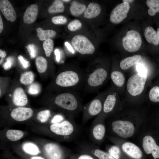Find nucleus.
I'll list each match as a JSON object with an SVG mask.
<instances>
[{
  "mask_svg": "<svg viewBox=\"0 0 159 159\" xmlns=\"http://www.w3.org/2000/svg\"><path fill=\"white\" fill-rule=\"evenodd\" d=\"M53 103L69 117L74 118L82 110L81 98L76 91H69L57 95L54 98Z\"/></svg>",
  "mask_w": 159,
  "mask_h": 159,
  "instance_id": "nucleus-1",
  "label": "nucleus"
},
{
  "mask_svg": "<svg viewBox=\"0 0 159 159\" xmlns=\"http://www.w3.org/2000/svg\"><path fill=\"white\" fill-rule=\"evenodd\" d=\"M85 79V72L72 68L60 72L57 76L54 83L60 88L77 91L83 88Z\"/></svg>",
  "mask_w": 159,
  "mask_h": 159,
  "instance_id": "nucleus-2",
  "label": "nucleus"
},
{
  "mask_svg": "<svg viewBox=\"0 0 159 159\" xmlns=\"http://www.w3.org/2000/svg\"><path fill=\"white\" fill-rule=\"evenodd\" d=\"M74 118L68 117L58 123L51 124L50 132L55 137L63 140L71 141L79 135L80 129L74 121Z\"/></svg>",
  "mask_w": 159,
  "mask_h": 159,
  "instance_id": "nucleus-3",
  "label": "nucleus"
},
{
  "mask_svg": "<svg viewBox=\"0 0 159 159\" xmlns=\"http://www.w3.org/2000/svg\"><path fill=\"white\" fill-rule=\"evenodd\" d=\"M85 73V79L83 89L87 93L96 90L105 81L108 76L107 69L96 65L88 68Z\"/></svg>",
  "mask_w": 159,
  "mask_h": 159,
  "instance_id": "nucleus-4",
  "label": "nucleus"
},
{
  "mask_svg": "<svg viewBox=\"0 0 159 159\" xmlns=\"http://www.w3.org/2000/svg\"><path fill=\"white\" fill-rule=\"evenodd\" d=\"M103 98V95L99 94L82 105V121L83 124L86 123L91 119L100 114L105 100Z\"/></svg>",
  "mask_w": 159,
  "mask_h": 159,
  "instance_id": "nucleus-5",
  "label": "nucleus"
},
{
  "mask_svg": "<svg viewBox=\"0 0 159 159\" xmlns=\"http://www.w3.org/2000/svg\"><path fill=\"white\" fill-rule=\"evenodd\" d=\"M147 79V75L138 73L131 76L127 83V90L131 95L136 96L143 91Z\"/></svg>",
  "mask_w": 159,
  "mask_h": 159,
  "instance_id": "nucleus-6",
  "label": "nucleus"
},
{
  "mask_svg": "<svg viewBox=\"0 0 159 159\" xmlns=\"http://www.w3.org/2000/svg\"><path fill=\"white\" fill-rule=\"evenodd\" d=\"M71 43L75 50L82 55H91L95 51V48L92 42L85 36L82 35L74 36Z\"/></svg>",
  "mask_w": 159,
  "mask_h": 159,
  "instance_id": "nucleus-7",
  "label": "nucleus"
},
{
  "mask_svg": "<svg viewBox=\"0 0 159 159\" xmlns=\"http://www.w3.org/2000/svg\"><path fill=\"white\" fill-rule=\"evenodd\" d=\"M142 42L140 34L134 30L127 32L122 41L124 49L130 52H134L138 50L141 46Z\"/></svg>",
  "mask_w": 159,
  "mask_h": 159,
  "instance_id": "nucleus-8",
  "label": "nucleus"
},
{
  "mask_svg": "<svg viewBox=\"0 0 159 159\" xmlns=\"http://www.w3.org/2000/svg\"><path fill=\"white\" fill-rule=\"evenodd\" d=\"M112 131L119 136L127 138L131 137L135 132L133 125L127 121L116 120L111 124Z\"/></svg>",
  "mask_w": 159,
  "mask_h": 159,
  "instance_id": "nucleus-9",
  "label": "nucleus"
},
{
  "mask_svg": "<svg viewBox=\"0 0 159 159\" xmlns=\"http://www.w3.org/2000/svg\"><path fill=\"white\" fill-rule=\"evenodd\" d=\"M78 146L83 153L90 154L98 159H115L108 153L100 149L93 143L83 142Z\"/></svg>",
  "mask_w": 159,
  "mask_h": 159,
  "instance_id": "nucleus-10",
  "label": "nucleus"
},
{
  "mask_svg": "<svg viewBox=\"0 0 159 159\" xmlns=\"http://www.w3.org/2000/svg\"><path fill=\"white\" fill-rule=\"evenodd\" d=\"M106 132L105 127L102 120L93 121L90 128L89 135L92 143L96 145L104 138Z\"/></svg>",
  "mask_w": 159,
  "mask_h": 159,
  "instance_id": "nucleus-11",
  "label": "nucleus"
},
{
  "mask_svg": "<svg viewBox=\"0 0 159 159\" xmlns=\"http://www.w3.org/2000/svg\"><path fill=\"white\" fill-rule=\"evenodd\" d=\"M130 9V5L127 2H124L118 4L111 12L110 21L114 24L121 23L127 17Z\"/></svg>",
  "mask_w": 159,
  "mask_h": 159,
  "instance_id": "nucleus-12",
  "label": "nucleus"
},
{
  "mask_svg": "<svg viewBox=\"0 0 159 159\" xmlns=\"http://www.w3.org/2000/svg\"><path fill=\"white\" fill-rule=\"evenodd\" d=\"M46 155L49 159H64L65 151L64 148L58 143L50 142L44 147Z\"/></svg>",
  "mask_w": 159,
  "mask_h": 159,
  "instance_id": "nucleus-13",
  "label": "nucleus"
},
{
  "mask_svg": "<svg viewBox=\"0 0 159 159\" xmlns=\"http://www.w3.org/2000/svg\"><path fill=\"white\" fill-rule=\"evenodd\" d=\"M143 147L146 153H151L154 159L159 158V146L152 137L149 135L144 137L143 140Z\"/></svg>",
  "mask_w": 159,
  "mask_h": 159,
  "instance_id": "nucleus-14",
  "label": "nucleus"
},
{
  "mask_svg": "<svg viewBox=\"0 0 159 159\" xmlns=\"http://www.w3.org/2000/svg\"><path fill=\"white\" fill-rule=\"evenodd\" d=\"M33 111L30 108L18 107L14 109L11 113V116L17 122H22L30 118L33 115Z\"/></svg>",
  "mask_w": 159,
  "mask_h": 159,
  "instance_id": "nucleus-15",
  "label": "nucleus"
},
{
  "mask_svg": "<svg viewBox=\"0 0 159 159\" xmlns=\"http://www.w3.org/2000/svg\"><path fill=\"white\" fill-rule=\"evenodd\" d=\"M117 98L114 93L110 92L105 97L103 104L102 112L96 117L94 120L101 118L104 114H109L114 110L116 103Z\"/></svg>",
  "mask_w": 159,
  "mask_h": 159,
  "instance_id": "nucleus-16",
  "label": "nucleus"
},
{
  "mask_svg": "<svg viewBox=\"0 0 159 159\" xmlns=\"http://www.w3.org/2000/svg\"><path fill=\"white\" fill-rule=\"evenodd\" d=\"M0 9L7 20L11 22L16 20V12L9 1L7 0H0Z\"/></svg>",
  "mask_w": 159,
  "mask_h": 159,
  "instance_id": "nucleus-17",
  "label": "nucleus"
},
{
  "mask_svg": "<svg viewBox=\"0 0 159 159\" xmlns=\"http://www.w3.org/2000/svg\"><path fill=\"white\" fill-rule=\"evenodd\" d=\"M122 150L131 158L134 159H141L142 153L139 148L135 144L125 142L122 146Z\"/></svg>",
  "mask_w": 159,
  "mask_h": 159,
  "instance_id": "nucleus-18",
  "label": "nucleus"
},
{
  "mask_svg": "<svg viewBox=\"0 0 159 159\" xmlns=\"http://www.w3.org/2000/svg\"><path fill=\"white\" fill-rule=\"evenodd\" d=\"M12 101L14 104L18 107H23L27 104V97L22 88L18 87L14 90Z\"/></svg>",
  "mask_w": 159,
  "mask_h": 159,
  "instance_id": "nucleus-19",
  "label": "nucleus"
},
{
  "mask_svg": "<svg viewBox=\"0 0 159 159\" xmlns=\"http://www.w3.org/2000/svg\"><path fill=\"white\" fill-rule=\"evenodd\" d=\"M38 7L36 4L30 5L26 9L23 16L24 23L31 24L36 20L38 12Z\"/></svg>",
  "mask_w": 159,
  "mask_h": 159,
  "instance_id": "nucleus-20",
  "label": "nucleus"
},
{
  "mask_svg": "<svg viewBox=\"0 0 159 159\" xmlns=\"http://www.w3.org/2000/svg\"><path fill=\"white\" fill-rule=\"evenodd\" d=\"M101 11V7L98 4L91 3L89 4L84 12V16L88 19L93 18L98 16Z\"/></svg>",
  "mask_w": 159,
  "mask_h": 159,
  "instance_id": "nucleus-21",
  "label": "nucleus"
},
{
  "mask_svg": "<svg viewBox=\"0 0 159 159\" xmlns=\"http://www.w3.org/2000/svg\"><path fill=\"white\" fill-rule=\"evenodd\" d=\"M141 55L137 54L126 58L120 62V67L123 70H127L136 64L140 61Z\"/></svg>",
  "mask_w": 159,
  "mask_h": 159,
  "instance_id": "nucleus-22",
  "label": "nucleus"
},
{
  "mask_svg": "<svg viewBox=\"0 0 159 159\" xmlns=\"http://www.w3.org/2000/svg\"><path fill=\"white\" fill-rule=\"evenodd\" d=\"M144 36L148 43L155 45H157L159 44L157 32L152 27L148 26L145 28Z\"/></svg>",
  "mask_w": 159,
  "mask_h": 159,
  "instance_id": "nucleus-23",
  "label": "nucleus"
},
{
  "mask_svg": "<svg viewBox=\"0 0 159 159\" xmlns=\"http://www.w3.org/2000/svg\"><path fill=\"white\" fill-rule=\"evenodd\" d=\"M86 8L84 4L74 1L72 2L69 7V11L72 15L77 17L85 12Z\"/></svg>",
  "mask_w": 159,
  "mask_h": 159,
  "instance_id": "nucleus-24",
  "label": "nucleus"
},
{
  "mask_svg": "<svg viewBox=\"0 0 159 159\" xmlns=\"http://www.w3.org/2000/svg\"><path fill=\"white\" fill-rule=\"evenodd\" d=\"M111 80L114 84L118 87H121L125 82V77L123 74L117 70H114L110 74Z\"/></svg>",
  "mask_w": 159,
  "mask_h": 159,
  "instance_id": "nucleus-25",
  "label": "nucleus"
},
{
  "mask_svg": "<svg viewBox=\"0 0 159 159\" xmlns=\"http://www.w3.org/2000/svg\"><path fill=\"white\" fill-rule=\"evenodd\" d=\"M37 35L39 39L41 41H45L48 39L55 37L56 35V32L52 30H44L40 27L36 29Z\"/></svg>",
  "mask_w": 159,
  "mask_h": 159,
  "instance_id": "nucleus-26",
  "label": "nucleus"
},
{
  "mask_svg": "<svg viewBox=\"0 0 159 159\" xmlns=\"http://www.w3.org/2000/svg\"><path fill=\"white\" fill-rule=\"evenodd\" d=\"M23 132L21 130L11 129L6 132V135L7 138L11 141H16L20 140L24 136Z\"/></svg>",
  "mask_w": 159,
  "mask_h": 159,
  "instance_id": "nucleus-27",
  "label": "nucleus"
},
{
  "mask_svg": "<svg viewBox=\"0 0 159 159\" xmlns=\"http://www.w3.org/2000/svg\"><path fill=\"white\" fill-rule=\"evenodd\" d=\"M146 3L149 8L148 12L150 16H154L157 12L159 13V0H147Z\"/></svg>",
  "mask_w": 159,
  "mask_h": 159,
  "instance_id": "nucleus-28",
  "label": "nucleus"
},
{
  "mask_svg": "<svg viewBox=\"0 0 159 159\" xmlns=\"http://www.w3.org/2000/svg\"><path fill=\"white\" fill-rule=\"evenodd\" d=\"M64 6L62 1L56 0L49 7L48 11L50 13H62L64 11Z\"/></svg>",
  "mask_w": 159,
  "mask_h": 159,
  "instance_id": "nucleus-29",
  "label": "nucleus"
},
{
  "mask_svg": "<svg viewBox=\"0 0 159 159\" xmlns=\"http://www.w3.org/2000/svg\"><path fill=\"white\" fill-rule=\"evenodd\" d=\"M22 149L27 153L35 155L39 153V149L38 146L34 143L27 142L23 144Z\"/></svg>",
  "mask_w": 159,
  "mask_h": 159,
  "instance_id": "nucleus-30",
  "label": "nucleus"
},
{
  "mask_svg": "<svg viewBox=\"0 0 159 159\" xmlns=\"http://www.w3.org/2000/svg\"><path fill=\"white\" fill-rule=\"evenodd\" d=\"M34 75L31 71L24 72L21 75L19 80L22 84L27 85L32 84L34 80Z\"/></svg>",
  "mask_w": 159,
  "mask_h": 159,
  "instance_id": "nucleus-31",
  "label": "nucleus"
},
{
  "mask_svg": "<svg viewBox=\"0 0 159 159\" xmlns=\"http://www.w3.org/2000/svg\"><path fill=\"white\" fill-rule=\"evenodd\" d=\"M36 66L38 72L43 73L47 70V60L42 56L37 57L35 61Z\"/></svg>",
  "mask_w": 159,
  "mask_h": 159,
  "instance_id": "nucleus-32",
  "label": "nucleus"
},
{
  "mask_svg": "<svg viewBox=\"0 0 159 159\" xmlns=\"http://www.w3.org/2000/svg\"><path fill=\"white\" fill-rule=\"evenodd\" d=\"M51 116L50 111L49 110H45L38 112L37 118L40 122L43 123L47 122Z\"/></svg>",
  "mask_w": 159,
  "mask_h": 159,
  "instance_id": "nucleus-33",
  "label": "nucleus"
},
{
  "mask_svg": "<svg viewBox=\"0 0 159 159\" xmlns=\"http://www.w3.org/2000/svg\"><path fill=\"white\" fill-rule=\"evenodd\" d=\"M54 42L51 39L44 41L43 43V47L47 57H49L52 52L54 48Z\"/></svg>",
  "mask_w": 159,
  "mask_h": 159,
  "instance_id": "nucleus-34",
  "label": "nucleus"
},
{
  "mask_svg": "<svg viewBox=\"0 0 159 159\" xmlns=\"http://www.w3.org/2000/svg\"><path fill=\"white\" fill-rule=\"evenodd\" d=\"M149 96L151 101L159 102V87L155 86L152 87L150 91Z\"/></svg>",
  "mask_w": 159,
  "mask_h": 159,
  "instance_id": "nucleus-35",
  "label": "nucleus"
},
{
  "mask_svg": "<svg viewBox=\"0 0 159 159\" xmlns=\"http://www.w3.org/2000/svg\"><path fill=\"white\" fill-rule=\"evenodd\" d=\"M82 26V23L79 20L74 19L69 23L67 28L69 31L74 32L80 29Z\"/></svg>",
  "mask_w": 159,
  "mask_h": 159,
  "instance_id": "nucleus-36",
  "label": "nucleus"
},
{
  "mask_svg": "<svg viewBox=\"0 0 159 159\" xmlns=\"http://www.w3.org/2000/svg\"><path fill=\"white\" fill-rule=\"evenodd\" d=\"M108 153L115 159H119L121 151L119 148L117 146H111L108 149Z\"/></svg>",
  "mask_w": 159,
  "mask_h": 159,
  "instance_id": "nucleus-37",
  "label": "nucleus"
},
{
  "mask_svg": "<svg viewBox=\"0 0 159 159\" xmlns=\"http://www.w3.org/2000/svg\"><path fill=\"white\" fill-rule=\"evenodd\" d=\"M41 90L39 85L37 83H33L30 85L28 90V93L32 95H36L39 93Z\"/></svg>",
  "mask_w": 159,
  "mask_h": 159,
  "instance_id": "nucleus-38",
  "label": "nucleus"
},
{
  "mask_svg": "<svg viewBox=\"0 0 159 159\" xmlns=\"http://www.w3.org/2000/svg\"><path fill=\"white\" fill-rule=\"evenodd\" d=\"M51 21L55 24H64L67 22V19L65 16L60 15L52 17Z\"/></svg>",
  "mask_w": 159,
  "mask_h": 159,
  "instance_id": "nucleus-39",
  "label": "nucleus"
},
{
  "mask_svg": "<svg viewBox=\"0 0 159 159\" xmlns=\"http://www.w3.org/2000/svg\"><path fill=\"white\" fill-rule=\"evenodd\" d=\"M26 47L31 58L32 59L35 58L37 53L35 46L33 44H29Z\"/></svg>",
  "mask_w": 159,
  "mask_h": 159,
  "instance_id": "nucleus-40",
  "label": "nucleus"
},
{
  "mask_svg": "<svg viewBox=\"0 0 159 159\" xmlns=\"http://www.w3.org/2000/svg\"><path fill=\"white\" fill-rule=\"evenodd\" d=\"M66 118L64 116L61 114H57L54 115L51 120V124L55 123L61 122Z\"/></svg>",
  "mask_w": 159,
  "mask_h": 159,
  "instance_id": "nucleus-41",
  "label": "nucleus"
},
{
  "mask_svg": "<svg viewBox=\"0 0 159 159\" xmlns=\"http://www.w3.org/2000/svg\"><path fill=\"white\" fill-rule=\"evenodd\" d=\"M6 60V62L3 65V68L5 70H8L10 68L14 61L13 58L11 57H7Z\"/></svg>",
  "mask_w": 159,
  "mask_h": 159,
  "instance_id": "nucleus-42",
  "label": "nucleus"
},
{
  "mask_svg": "<svg viewBox=\"0 0 159 159\" xmlns=\"http://www.w3.org/2000/svg\"><path fill=\"white\" fill-rule=\"evenodd\" d=\"M18 59L24 68L26 69L30 66L29 62L22 56H19Z\"/></svg>",
  "mask_w": 159,
  "mask_h": 159,
  "instance_id": "nucleus-43",
  "label": "nucleus"
},
{
  "mask_svg": "<svg viewBox=\"0 0 159 159\" xmlns=\"http://www.w3.org/2000/svg\"><path fill=\"white\" fill-rule=\"evenodd\" d=\"M96 158L90 154L83 153L76 157V159H96Z\"/></svg>",
  "mask_w": 159,
  "mask_h": 159,
  "instance_id": "nucleus-44",
  "label": "nucleus"
},
{
  "mask_svg": "<svg viewBox=\"0 0 159 159\" xmlns=\"http://www.w3.org/2000/svg\"><path fill=\"white\" fill-rule=\"evenodd\" d=\"M136 69L139 73L147 75V72L146 69L142 64H138L136 66Z\"/></svg>",
  "mask_w": 159,
  "mask_h": 159,
  "instance_id": "nucleus-45",
  "label": "nucleus"
},
{
  "mask_svg": "<svg viewBox=\"0 0 159 159\" xmlns=\"http://www.w3.org/2000/svg\"><path fill=\"white\" fill-rule=\"evenodd\" d=\"M54 54L56 56V60L57 62H59L60 59V53L58 49H56L54 51Z\"/></svg>",
  "mask_w": 159,
  "mask_h": 159,
  "instance_id": "nucleus-46",
  "label": "nucleus"
},
{
  "mask_svg": "<svg viewBox=\"0 0 159 159\" xmlns=\"http://www.w3.org/2000/svg\"><path fill=\"white\" fill-rule=\"evenodd\" d=\"M6 54L4 51L0 49V57L1 58L4 59L6 56Z\"/></svg>",
  "mask_w": 159,
  "mask_h": 159,
  "instance_id": "nucleus-47",
  "label": "nucleus"
},
{
  "mask_svg": "<svg viewBox=\"0 0 159 159\" xmlns=\"http://www.w3.org/2000/svg\"><path fill=\"white\" fill-rule=\"evenodd\" d=\"M65 45L66 47H67L68 49L70 52H74V51L72 49V47L71 45L69 44V43L67 42H66L65 43Z\"/></svg>",
  "mask_w": 159,
  "mask_h": 159,
  "instance_id": "nucleus-48",
  "label": "nucleus"
},
{
  "mask_svg": "<svg viewBox=\"0 0 159 159\" xmlns=\"http://www.w3.org/2000/svg\"><path fill=\"white\" fill-rule=\"evenodd\" d=\"M3 29V24L1 15L0 16V33H1Z\"/></svg>",
  "mask_w": 159,
  "mask_h": 159,
  "instance_id": "nucleus-49",
  "label": "nucleus"
},
{
  "mask_svg": "<svg viewBox=\"0 0 159 159\" xmlns=\"http://www.w3.org/2000/svg\"><path fill=\"white\" fill-rule=\"evenodd\" d=\"M31 159H45L44 158L39 156H34L32 157Z\"/></svg>",
  "mask_w": 159,
  "mask_h": 159,
  "instance_id": "nucleus-50",
  "label": "nucleus"
},
{
  "mask_svg": "<svg viewBox=\"0 0 159 159\" xmlns=\"http://www.w3.org/2000/svg\"><path fill=\"white\" fill-rule=\"evenodd\" d=\"M156 32H157V35L158 43L159 44V28L157 30Z\"/></svg>",
  "mask_w": 159,
  "mask_h": 159,
  "instance_id": "nucleus-51",
  "label": "nucleus"
},
{
  "mask_svg": "<svg viewBox=\"0 0 159 159\" xmlns=\"http://www.w3.org/2000/svg\"><path fill=\"white\" fill-rule=\"evenodd\" d=\"M134 1V0H122V1L123 2H127L128 3H129V2H132V1Z\"/></svg>",
  "mask_w": 159,
  "mask_h": 159,
  "instance_id": "nucleus-52",
  "label": "nucleus"
},
{
  "mask_svg": "<svg viewBox=\"0 0 159 159\" xmlns=\"http://www.w3.org/2000/svg\"><path fill=\"white\" fill-rule=\"evenodd\" d=\"M3 60H4V59L1 58V59L0 60V64L3 62Z\"/></svg>",
  "mask_w": 159,
  "mask_h": 159,
  "instance_id": "nucleus-53",
  "label": "nucleus"
},
{
  "mask_svg": "<svg viewBox=\"0 0 159 159\" xmlns=\"http://www.w3.org/2000/svg\"><path fill=\"white\" fill-rule=\"evenodd\" d=\"M62 1H63L65 2H69V1H70L71 0H63Z\"/></svg>",
  "mask_w": 159,
  "mask_h": 159,
  "instance_id": "nucleus-54",
  "label": "nucleus"
}]
</instances>
